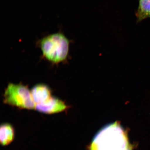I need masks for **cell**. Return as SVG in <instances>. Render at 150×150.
I'll return each mask as SVG.
<instances>
[{
    "instance_id": "cell-1",
    "label": "cell",
    "mask_w": 150,
    "mask_h": 150,
    "mask_svg": "<svg viewBox=\"0 0 150 150\" xmlns=\"http://www.w3.org/2000/svg\"><path fill=\"white\" fill-rule=\"evenodd\" d=\"M126 131L117 122L103 127L96 135L90 150H132Z\"/></svg>"
},
{
    "instance_id": "cell-2",
    "label": "cell",
    "mask_w": 150,
    "mask_h": 150,
    "mask_svg": "<svg viewBox=\"0 0 150 150\" xmlns=\"http://www.w3.org/2000/svg\"><path fill=\"white\" fill-rule=\"evenodd\" d=\"M70 43V40L61 32L48 35L39 41L43 55L48 60L55 63L67 59Z\"/></svg>"
},
{
    "instance_id": "cell-3",
    "label": "cell",
    "mask_w": 150,
    "mask_h": 150,
    "mask_svg": "<svg viewBox=\"0 0 150 150\" xmlns=\"http://www.w3.org/2000/svg\"><path fill=\"white\" fill-rule=\"evenodd\" d=\"M4 102L20 108L35 109V103L27 86L22 84L10 83L4 94Z\"/></svg>"
},
{
    "instance_id": "cell-4",
    "label": "cell",
    "mask_w": 150,
    "mask_h": 150,
    "mask_svg": "<svg viewBox=\"0 0 150 150\" xmlns=\"http://www.w3.org/2000/svg\"><path fill=\"white\" fill-rule=\"evenodd\" d=\"M68 107L63 101L52 96L45 102L37 104L35 110L42 113L52 114L64 111Z\"/></svg>"
},
{
    "instance_id": "cell-5",
    "label": "cell",
    "mask_w": 150,
    "mask_h": 150,
    "mask_svg": "<svg viewBox=\"0 0 150 150\" xmlns=\"http://www.w3.org/2000/svg\"><path fill=\"white\" fill-rule=\"evenodd\" d=\"M31 92L36 105L45 102L52 97L50 88L44 84H37L32 89Z\"/></svg>"
},
{
    "instance_id": "cell-6",
    "label": "cell",
    "mask_w": 150,
    "mask_h": 150,
    "mask_svg": "<svg viewBox=\"0 0 150 150\" xmlns=\"http://www.w3.org/2000/svg\"><path fill=\"white\" fill-rule=\"evenodd\" d=\"M14 130L12 125L4 123L0 127V142L2 145L7 146L10 144L14 138Z\"/></svg>"
},
{
    "instance_id": "cell-7",
    "label": "cell",
    "mask_w": 150,
    "mask_h": 150,
    "mask_svg": "<svg viewBox=\"0 0 150 150\" xmlns=\"http://www.w3.org/2000/svg\"><path fill=\"white\" fill-rule=\"evenodd\" d=\"M136 16L138 22L146 18H150V0H139V5Z\"/></svg>"
}]
</instances>
